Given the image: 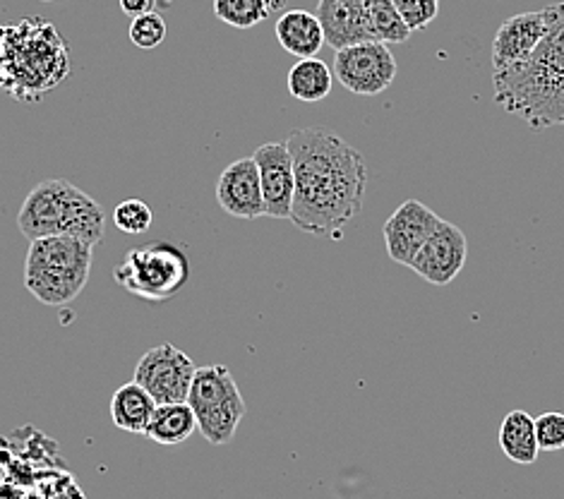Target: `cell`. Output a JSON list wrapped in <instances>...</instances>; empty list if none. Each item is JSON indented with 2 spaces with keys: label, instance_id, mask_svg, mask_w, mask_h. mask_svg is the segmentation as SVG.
I'll return each instance as SVG.
<instances>
[{
  "label": "cell",
  "instance_id": "f546056e",
  "mask_svg": "<svg viewBox=\"0 0 564 499\" xmlns=\"http://www.w3.org/2000/svg\"><path fill=\"white\" fill-rule=\"evenodd\" d=\"M44 3H56V0H44Z\"/></svg>",
  "mask_w": 564,
  "mask_h": 499
},
{
  "label": "cell",
  "instance_id": "5bb4252c",
  "mask_svg": "<svg viewBox=\"0 0 564 499\" xmlns=\"http://www.w3.org/2000/svg\"><path fill=\"white\" fill-rule=\"evenodd\" d=\"M217 202L226 214L236 219H260L264 217V197L260 171L252 156H243L228 164L217 183Z\"/></svg>",
  "mask_w": 564,
  "mask_h": 499
},
{
  "label": "cell",
  "instance_id": "2e32d148",
  "mask_svg": "<svg viewBox=\"0 0 564 499\" xmlns=\"http://www.w3.org/2000/svg\"><path fill=\"white\" fill-rule=\"evenodd\" d=\"M276 39L281 48L295 58H315L319 48L325 46V32L315 12L289 10L276 20Z\"/></svg>",
  "mask_w": 564,
  "mask_h": 499
},
{
  "label": "cell",
  "instance_id": "277c9868",
  "mask_svg": "<svg viewBox=\"0 0 564 499\" xmlns=\"http://www.w3.org/2000/svg\"><path fill=\"white\" fill-rule=\"evenodd\" d=\"M18 228L26 240L73 236L97 248L104 240L106 214L77 185L53 178L34 185L18 211Z\"/></svg>",
  "mask_w": 564,
  "mask_h": 499
},
{
  "label": "cell",
  "instance_id": "484cf974",
  "mask_svg": "<svg viewBox=\"0 0 564 499\" xmlns=\"http://www.w3.org/2000/svg\"><path fill=\"white\" fill-rule=\"evenodd\" d=\"M535 437H539L541 452L564 449V413L550 411L535 417Z\"/></svg>",
  "mask_w": 564,
  "mask_h": 499
},
{
  "label": "cell",
  "instance_id": "7c38bea8",
  "mask_svg": "<svg viewBox=\"0 0 564 499\" xmlns=\"http://www.w3.org/2000/svg\"><path fill=\"white\" fill-rule=\"evenodd\" d=\"M252 159L260 171L264 217L291 219L295 175H293V156L289 152V144L286 142H267L254 150Z\"/></svg>",
  "mask_w": 564,
  "mask_h": 499
},
{
  "label": "cell",
  "instance_id": "30bf717a",
  "mask_svg": "<svg viewBox=\"0 0 564 499\" xmlns=\"http://www.w3.org/2000/svg\"><path fill=\"white\" fill-rule=\"evenodd\" d=\"M468 258V240L459 226L442 219L435 234L427 238L421 252L415 254L411 269L433 286H449L462 274Z\"/></svg>",
  "mask_w": 564,
  "mask_h": 499
},
{
  "label": "cell",
  "instance_id": "e0dca14e",
  "mask_svg": "<svg viewBox=\"0 0 564 499\" xmlns=\"http://www.w3.org/2000/svg\"><path fill=\"white\" fill-rule=\"evenodd\" d=\"M159 403L135 380L120 384L111 397V421L132 435H144Z\"/></svg>",
  "mask_w": 564,
  "mask_h": 499
},
{
  "label": "cell",
  "instance_id": "8fae6325",
  "mask_svg": "<svg viewBox=\"0 0 564 499\" xmlns=\"http://www.w3.org/2000/svg\"><path fill=\"white\" fill-rule=\"evenodd\" d=\"M440 221L442 219L430 207H425L423 202L406 199L404 205H401L392 217L384 221V228H382L389 258H392L397 264L411 267L415 254L421 252L427 238L435 234Z\"/></svg>",
  "mask_w": 564,
  "mask_h": 499
},
{
  "label": "cell",
  "instance_id": "f1b7e54d",
  "mask_svg": "<svg viewBox=\"0 0 564 499\" xmlns=\"http://www.w3.org/2000/svg\"><path fill=\"white\" fill-rule=\"evenodd\" d=\"M0 485H3V468H0Z\"/></svg>",
  "mask_w": 564,
  "mask_h": 499
},
{
  "label": "cell",
  "instance_id": "603a6c76",
  "mask_svg": "<svg viewBox=\"0 0 564 499\" xmlns=\"http://www.w3.org/2000/svg\"><path fill=\"white\" fill-rule=\"evenodd\" d=\"M113 224L118 231H123L128 236H138V234L150 231L154 224V211L142 199H126L116 207Z\"/></svg>",
  "mask_w": 564,
  "mask_h": 499
},
{
  "label": "cell",
  "instance_id": "d6986e66",
  "mask_svg": "<svg viewBox=\"0 0 564 499\" xmlns=\"http://www.w3.org/2000/svg\"><path fill=\"white\" fill-rule=\"evenodd\" d=\"M197 430L195 413L191 403H159L150 425L144 430V437L164 447H173V444H183L193 437Z\"/></svg>",
  "mask_w": 564,
  "mask_h": 499
},
{
  "label": "cell",
  "instance_id": "52a82bcc",
  "mask_svg": "<svg viewBox=\"0 0 564 499\" xmlns=\"http://www.w3.org/2000/svg\"><path fill=\"white\" fill-rule=\"evenodd\" d=\"M187 403L195 413L197 430L209 444L231 442L248 413L246 399L234 380V375L224 366L197 368Z\"/></svg>",
  "mask_w": 564,
  "mask_h": 499
},
{
  "label": "cell",
  "instance_id": "9a60e30c",
  "mask_svg": "<svg viewBox=\"0 0 564 499\" xmlns=\"http://www.w3.org/2000/svg\"><path fill=\"white\" fill-rule=\"evenodd\" d=\"M317 20L325 44L334 51L372 42L368 30V0H317Z\"/></svg>",
  "mask_w": 564,
  "mask_h": 499
},
{
  "label": "cell",
  "instance_id": "ba28073f",
  "mask_svg": "<svg viewBox=\"0 0 564 499\" xmlns=\"http://www.w3.org/2000/svg\"><path fill=\"white\" fill-rule=\"evenodd\" d=\"M332 73L356 97H378L394 83L397 58L382 42H360L337 51Z\"/></svg>",
  "mask_w": 564,
  "mask_h": 499
},
{
  "label": "cell",
  "instance_id": "4316f807",
  "mask_svg": "<svg viewBox=\"0 0 564 499\" xmlns=\"http://www.w3.org/2000/svg\"><path fill=\"white\" fill-rule=\"evenodd\" d=\"M34 488L42 492L44 499H87L77 480L65 474V470H53V474L44 476Z\"/></svg>",
  "mask_w": 564,
  "mask_h": 499
},
{
  "label": "cell",
  "instance_id": "ac0fdd59",
  "mask_svg": "<svg viewBox=\"0 0 564 499\" xmlns=\"http://www.w3.org/2000/svg\"><path fill=\"white\" fill-rule=\"evenodd\" d=\"M500 449L519 466H531L541 454L539 437H535V417L527 411H512L505 415L500 425Z\"/></svg>",
  "mask_w": 564,
  "mask_h": 499
},
{
  "label": "cell",
  "instance_id": "7402d4cb",
  "mask_svg": "<svg viewBox=\"0 0 564 499\" xmlns=\"http://www.w3.org/2000/svg\"><path fill=\"white\" fill-rule=\"evenodd\" d=\"M270 0H214V15L236 30H250L270 18Z\"/></svg>",
  "mask_w": 564,
  "mask_h": 499
},
{
  "label": "cell",
  "instance_id": "83f0119b",
  "mask_svg": "<svg viewBox=\"0 0 564 499\" xmlns=\"http://www.w3.org/2000/svg\"><path fill=\"white\" fill-rule=\"evenodd\" d=\"M118 3H120V10H123L130 20L142 18L147 12L156 10V0H118Z\"/></svg>",
  "mask_w": 564,
  "mask_h": 499
},
{
  "label": "cell",
  "instance_id": "4fadbf2b",
  "mask_svg": "<svg viewBox=\"0 0 564 499\" xmlns=\"http://www.w3.org/2000/svg\"><path fill=\"white\" fill-rule=\"evenodd\" d=\"M550 20H553L550 8L521 12V15L505 20L492 39V73L527 61L547 34Z\"/></svg>",
  "mask_w": 564,
  "mask_h": 499
},
{
  "label": "cell",
  "instance_id": "d4e9b609",
  "mask_svg": "<svg viewBox=\"0 0 564 499\" xmlns=\"http://www.w3.org/2000/svg\"><path fill=\"white\" fill-rule=\"evenodd\" d=\"M392 3L411 32L425 30L440 12V0H392Z\"/></svg>",
  "mask_w": 564,
  "mask_h": 499
},
{
  "label": "cell",
  "instance_id": "3957f363",
  "mask_svg": "<svg viewBox=\"0 0 564 499\" xmlns=\"http://www.w3.org/2000/svg\"><path fill=\"white\" fill-rule=\"evenodd\" d=\"M73 70L68 44L44 18H24L0 26V91L22 104H36Z\"/></svg>",
  "mask_w": 564,
  "mask_h": 499
},
{
  "label": "cell",
  "instance_id": "5b68a950",
  "mask_svg": "<svg viewBox=\"0 0 564 499\" xmlns=\"http://www.w3.org/2000/svg\"><path fill=\"white\" fill-rule=\"evenodd\" d=\"M94 262V246L73 236H51L30 242L24 260V286L39 303L63 307L85 291Z\"/></svg>",
  "mask_w": 564,
  "mask_h": 499
},
{
  "label": "cell",
  "instance_id": "44dd1931",
  "mask_svg": "<svg viewBox=\"0 0 564 499\" xmlns=\"http://www.w3.org/2000/svg\"><path fill=\"white\" fill-rule=\"evenodd\" d=\"M368 30L372 42H382L387 46L406 44L413 34L392 0H368Z\"/></svg>",
  "mask_w": 564,
  "mask_h": 499
},
{
  "label": "cell",
  "instance_id": "ffe728a7",
  "mask_svg": "<svg viewBox=\"0 0 564 499\" xmlns=\"http://www.w3.org/2000/svg\"><path fill=\"white\" fill-rule=\"evenodd\" d=\"M334 85L332 67L319 58H303L289 70V94L305 104H317L329 97Z\"/></svg>",
  "mask_w": 564,
  "mask_h": 499
},
{
  "label": "cell",
  "instance_id": "6da1fadb",
  "mask_svg": "<svg viewBox=\"0 0 564 499\" xmlns=\"http://www.w3.org/2000/svg\"><path fill=\"white\" fill-rule=\"evenodd\" d=\"M286 144L295 175L291 221L303 234L339 238L362 209L368 191L366 159L327 128H295Z\"/></svg>",
  "mask_w": 564,
  "mask_h": 499
},
{
  "label": "cell",
  "instance_id": "7a4b0ae2",
  "mask_svg": "<svg viewBox=\"0 0 564 499\" xmlns=\"http://www.w3.org/2000/svg\"><path fill=\"white\" fill-rule=\"evenodd\" d=\"M553 20L531 56L492 73L495 101L535 130L564 126V0L550 6Z\"/></svg>",
  "mask_w": 564,
  "mask_h": 499
},
{
  "label": "cell",
  "instance_id": "cb8c5ba5",
  "mask_svg": "<svg viewBox=\"0 0 564 499\" xmlns=\"http://www.w3.org/2000/svg\"><path fill=\"white\" fill-rule=\"evenodd\" d=\"M128 36L138 48H144V51L156 48L164 44V39H166V20L161 18L156 10L147 12V15L135 18L130 22Z\"/></svg>",
  "mask_w": 564,
  "mask_h": 499
},
{
  "label": "cell",
  "instance_id": "9c48e42d",
  "mask_svg": "<svg viewBox=\"0 0 564 499\" xmlns=\"http://www.w3.org/2000/svg\"><path fill=\"white\" fill-rule=\"evenodd\" d=\"M197 368L178 346L161 344L147 350L135 366V382L147 389L156 403H183L191 394Z\"/></svg>",
  "mask_w": 564,
  "mask_h": 499
},
{
  "label": "cell",
  "instance_id": "8992f818",
  "mask_svg": "<svg viewBox=\"0 0 564 499\" xmlns=\"http://www.w3.org/2000/svg\"><path fill=\"white\" fill-rule=\"evenodd\" d=\"M113 279L135 299L161 303L176 295L191 279L187 254L166 240L130 248L113 269Z\"/></svg>",
  "mask_w": 564,
  "mask_h": 499
}]
</instances>
